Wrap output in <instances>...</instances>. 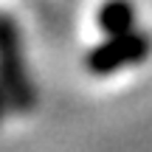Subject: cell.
<instances>
[{
  "label": "cell",
  "mask_w": 152,
  "mask_h": 152,
  "mask_svg": "<svg viewBox=\"0 0 152 152\" xmlns=\"http://www.w3.org/2000/svg\"><path fill=\"white\" fill-rule=\"evenodd\" d=\"M152 42L144 31H127V34H115V37H107L102 45L87 51L85 56V68L87 73L93 76H110L115 71H124L127 65H135V62H144L149 54Z\"/></svg>",
  "instance_id": "1"
},
{
  "label": "cell",
  "mask_w": 152,
  "mask_h": 152,
  "mask_svg": "<svg viewBox=\"0 0 152 152\" xmlns=\"http://www.w3.org/2000/svg\"><path fill=\"white\" fill-rule=\"evenodd\" d=\"M0 82L11 99V107L28 110L34 107V90L23 73V59H20V37L17 26L11 17L0 14Z\"/></svg>",
  "instance_id": "2"
},
{
  "label": "cell",
  "mask_w": 152,
  "mask_h": 152,
  "mask_svg": "<svg viewBox=\"0 0 152 152\" xmlns=\"http://www.w3.org/2000/svg\"><path fill=\"white\" fill-rule=\"evenodd\" d=\"M96 23L107 37L127 34L135 28V6H132V0H104L99 6Z\"/></svg>",
  "instance_id": "3"
},
{
  "label": "cell",
  "mask_w": 152,
  "mask_h": 152,
  "mask_svg": "<svg viewBox=\"0 0 152 152\" xmlns=\"http://www.w3.org/2000/svg\"><path fill=\"white\" fill-rule=\"evenodd\" d=\"M9 104H11V99H9V93H6V87H3V82H0V121H3V115H6V110H9Z\"/></svg>",
  "instance_id": "4"
}]
</instances>
